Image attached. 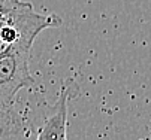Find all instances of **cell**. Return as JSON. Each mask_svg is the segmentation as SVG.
<instances>
[{"label":"cell","mask_w":151,"mask_h":140,"mask_svg":"<svg viewBox=\"0 0 151 140\" xmlns=\"http://www.w3.org/2000/svg\"><path fill=\"white\" fill-rule=\"evenodd\" d=\"M76 91V82L72 79H68L63 84L55 103L37 133V140H68V106Z\"/></svg>","instance_id":"cell-2"},{"label":"cell","mask_w":151,"mask_h":140,"mask_svg":"<svg viewBox=\"0 0 151 140\" xmlns=\"http://www.w3.org/2000/svg\"><path fill=\"white\" fill-rule=\"evenodd\" d=\"M39 31H27L3 54H0V139L18 134L26 128L24 116L18 112L17 94L29 88L35 79L29 70L30 49Z\"/></svg>","instance_id":"cell-1"}]
</instances>
